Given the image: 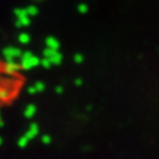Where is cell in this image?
<instances>
[{
    "label": "cell",
    "mask_w": 159,
    "mask_h": 159,
    "mask_svg": "<svg viewBox=\"0 0 159 159\" xmlns=\"http://www.w3.org/2000/svg\"><path fill=\"white\" fill-rule=\"evenodd\" d=\"M3 55L7 60V63H10V61H14L15 58H21L23 53L20 49L18 48H14V47H9V48H5L3 50Z\"/></svg>",
    "instance_id": "cell-1"
},
{
    "label": "cell",
    "mask_w": 159,
    "mask_h": 159,
    "mask_svg": "<svg viewBox=\"0 0 159 159\" xmlns=\"http://www.w3.org/2000/svg\"><path fill=\"white\" fill-rule=\"evenodd\" d=\"M40 60H42V59H39L38 57L33 55V57H30L29 59L21 60L20 68L24 69V70H30V69H33V68H35V66H38L39 64H40Z\"/></svg>",
    "instance_id": "cell-2"
},
{
    "label": "cell",
    "mask_w": 159,
    "mask_h": 159,
    "mask_svg": "<svg viewBox=\"0 0 159 159\" xmlns=\"http://www.w3.org/2000/svg\"><path fill=\"white\" fill-rule=\"evenodd\" d=\"M20 69V64L16 63V61H10V63H5L4 65V71L9 75H13L15 74L18 70Z\"/></svg>",
    "instance_id": "cell-3"
},
{
    "label": "cell",
    "mask_w": 159,
    "mask_h": 159,
    "mask_svg": "<svg viewBox=\"0 0 159 159\" xmlns=\"http://www.w3.org/2000/svg\"><path fill=\"white\" fill-rule=\"evenodd\" d=\"M38 133H39V125H38L36 123H31L30 127H29V130H28L26 134H25V137H26L29 140H31V139H34V138L38 135Z\"/></svg>",
    "instance_id": "cell-4"
},
{
    "label": "cell",
    "mask_w": 159,
    "mask_h": 159,
    "mask_svg": "<svg viewBox=\"0 0 159 159\" xmlns=\"http://www.w3.org/2000/svg\"><path fill=\"white\" fill-rule=\"evenodd\" d=\"M45 43H47V47L49 48V49H53V50H59V48H60V44H59V42L55 38H53V36H49V38H47V40H45Z\"/></svg>",
    "instance_id": "cell-5"
},
{
    "label": "cell",
    "mask_w": 159,
    "mask_h": 159,
    "mask_svg": "<svg viewBox=\"0 0 159 159\" xmlns=\"http://www.w3.org/2000/svg\"><path fill=\"white\" fill-rule=\"evenodd\" d=\"M35 113H36V107L34 105V104H29L26 108H25V111H24V115L26 116V118H33L34 115H35Z\"/></svg>",
    "instance_id": "cell-6"
},
{
    "label": "cell",
    "mask_w": 159,
    "mask_h": 159,
    "mask_svg": "<svg viewBox=\"0 0 159 159\" xmlns=\"http://www.w3.org/2000/svg\"><path fill=\"white\" fill-rule=\"evenodd\" d=\"M15 25H16L18 28H21V26H28V25H30V19H29V16L26 15V16H23V18H18V20H16Z\"/></svg>",
    "instance_id": "cell-7"
},
{
    "label": "cell",
    "mask_w": 159,
    "mask_h": 159,
    "mask_svg": "<svg viewBox=\"0 0 159 159\" xmlns=\"http://www.w3.org/2000/svg\"><path fill=\"white\" fill-rule=\"evenodd\" d=\"M25 11H26V15L28 16H35L39 13V10H38V8L35 5H30V7L25 8Z\"/></svg>",
    "instance_id": "cell-8"
},
{
    "label": "cell",
    "mask_w": 159,
    "mask_h": 159,
    "mask_svg": "<svg viewBox=\"0 0 159 159\" xmlns=\"http://www.w3.org/2000/svg\"><path fill=\"white\" fill-rule=\"evenodd\" d=\"M49 60H50L52 65H53V64H55V65H59V64L61 63V60H63V55H61V54L58 52V53H57V54H55L53 58H50Z\"/></svg>",
    "instance_id": "cell-9"
},
{
    "label": "cell",
    "mask_w": 159,
    "mask_h": 159,
    "mask_svg": "<svg viewBox=\"0 0 159 159\" xmlns=\"http://www.w3.org/2000/svg\"><path fill=\"white\" fill-rule=\"evenodd\" d=\"M19 42H20L21 44H28V43L30 42V35L26 34V33H21V34L19 35Z\"/></svg>",
    "instance_id": "cell-10"
},
{
    "label": "cell",
    "mask_w": 159,
    "mask_h": 159,
    "mask_svg": "<svg viewBox=\"0 0 159 159\" xmlns=\"http://www.w3.org/2000/svg\"><path fill=\"white\" fill-rule=\"evenodd\" d=\"M57 53H58L57 50H53V49H49V48H47V49L43 52V54H44V58H47V59H50V58H53V57H54Z\"/></svg>",
    "instance_id": "cell-11"
},
{
    "label": "cell",
    "mask_w": 159,
    "mask_h": 159,
    "mask_svg": "<svg viewBox=\"0 0 159 159\" xmlns=\"http://www.w3.org/2000/svg\"><path fill=\"white\" fill-rule=\"evenodd\" d=\"M10 93L8 89H0V100H7L9 99Z\"/></svg>",
    "instance_id": "cell-12"
},
{
    "label": "cell",
    "mask_w": 159,
    "mask_h": 159,
    "mask_svg": "<svg viewBox=\"0 0 159 159\" xmlns=\"http://www.w3.org/2000/svg\"><path fill=\"white\" fill-rule=\"evenodd\" d=\"M28 143H29V139H28L25 135H23V137L19 138V140H18V145H19L20 148H25V147L28 145Z\"/></svg>",
    "instance_id": "cell-13"
},
{
    "label": "cell",
    "mask_w": 159,
    "mask_h": 159,
    "mask_svg": "<svg viewBox=\"0 0 159 159\" xmlns=\"http://www.w3.org/2000/svg\"><path fill=\"white\" fill-rule=\"evenodd\" d=\"M34 88L36 89V92H38V93H42V92H44V90H45V84H44V83H42V82H38V83H35Z\"/></svg>",
    "instance_id": "cell-14"
},
{
    "label": "cell",
    "mask_w": 159,
    "mask_h": 159,
    "mask_svg": "<svg viewBox=\"0 0 159 159\" xmlns=\"http://www.w3.org/2000/svg\"><path fill=\"white\" fill-rule=\"evenodd\" d=\"M14 14L16 15V18H23V16H26V11H25V9H15L14 10Z\"/></svg>",
    "instance_id": "cell-15"
},
{
    "label": "cell",
    "mask_w": 159,
    "mask_h": 159,
    "mask_svg": "<svg viewBox=\"0 0 159 159\" xmlns=\"http://www.w3.org/2000/svg\"><path fill=\"white\" fill-rule=\"evenodd\" d=\"M40 64L45 68V69H49L50 66H52V63H50V60L49 59H47V58H43L42 60H40Z\"/></svg>",
    "instance_id": "cell-16"
},
{
    "label": "cell",
    "mask_w": 159,
    "mask_h": 159,
    "mask_svg": "<svg viewBox=\"0 0 159 159\" xmlns=\"http://www.w3.org/2000/svg\"><path fill=\"white\" fill-rule=\"evenodd\" d=\"M78 11L79 13H82V14H85L88 11V7L85 4H80V5H78Z\"/></svg>",
    "instance_id": "cell-17"
},
{
    "label": "cell",
    "mask_w": 159,
    "mask_h": 159,
    "mask_svg": "<svg viewBox=\"0 0 159 159\" xmlns=\"http://www.w3.org/2000/svg\"><path fill=\"white\" fill-rule=\"evenodd\" d=\"M83 60H84V58H83L82 54H75V55H74V61H75L76 64L83 63Z\"/></svg>",
    "instance_id": "cell-18"
},
{
    "label": "cell",
    "mask_w": 159,
    "mask_h": 159,
    "mask_svg": "<svg viewBox=\"0 0 159 159\" xmlns=\"http://www.w3.org/2000/svg\"><path fill=\"white\" fill-rule=\"evenodd\" d=\"M42 142H43L44 144H50V142H52L50 135H43V137H42Z\"/></svg>",
    "instance_id": "cell-19"
},
{
    "label": "cell",
    "mask_w": 159,
    "mask_h": 159,
    "mask_svg": "<svg viewBox=\"0 0 159 159\" xmlns=\"http://www.w3.org/2000/svg\"><path fill=\"white\" fill-rule=\"evenodd\" d=\"M30 57H33V53L31 52H25V53H23V55H21V60H25V59H29Z\"/></svg>",
    "instance_id": "cell-20"
},
{
    "label": "cell",
    "mask_w": 159,
    "mask_h": 159,
    "mask_svg": "<svg viewBox=\"0 0 159 159\" xmlns=\"http://www.w3.org/2000/svg\"><path fill=\"white\" fill-rule=\"evenodd\" d=\"M28 93L33 95V94H36L38 92H36V89H35L34 87H29V88H28Z\"/></svg>",
    "instance_id": "cell-21"
},
{
    "label": "cell",
    "mask_w": 159,
    "mask_h": 159,
    "mask_svg": "<svg viewBox=\"0 0 159 159\" xmlns=\"http://www.w3.org/2000/svg\"><path fill=\"white\" fill-rule=\"evenodd\" d=\"M63 92H64L63 87H57V88H55V93H57V94H61Z\"/></svg>",
    "instance_id": "cell-22"
},
{
    "label": "cell",
    "mask_w": 159,
    "mask_h": 159,
    "mask_svg": "<svg viewBox=\"0 0 159 159\" xmlns=\"http://www.w3.org/2000/svg\"><path fill=\"white\" fill-rule=\"evenodd\" d=\"M82 84H83V80H82V79H79V78H78V79H75V85H78V87H79V85H82Z\"/></svg>",
    "instance_id": "cell-23"
},
{
    "label": "cell",
    "mask_w": 159,
    "mask_h": 159,
    "mask_svg": "<svg viewBox=\"0 0 159 159\" xmlns=\"http://www.w3.org/2000/svg\"><path fill=\"white\" fill-rule=\"evenodd\" d=\"M0 127H4V122L2 120V113H0Z\"/></svg>",
    "instance_id": "cell-24"
},
{
    "label": "cell",
    "mask_w": 159,
    "mask_h": 159,
    "mask_svg": "<svg viewBox=\"0 0 159 159\" xmlns=\"http://www.w3.org/2000/svg\"><path fill=\"white\" fill-rule=\"evenodd\" d=\"M2 143H3V139H2V137H0V145H2Z\"/></svg>",
    "instance_id": "cell-25"
}]
</instances>
